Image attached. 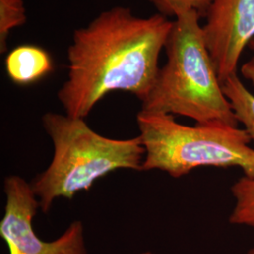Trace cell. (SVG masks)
<instances>
[{"instance_id":"13","label":"cell","mask_w":254,"mask_h":254,"mask_svg":"<svg viewBox=\"0 0 254 254\" xmlns=\"http://www.w3.org/2000/svg\"><path fill=\"white\" fill-rule=\"evenodd\" d=\"M254 254V248L251 249V250L248 252V254Z\"/></svg>"},{"instance_id":"3","label":"cell","mask_w":254,"mask_h":254,"mask_svg":"<svg viewBox=\"0 0 254 254\" xmlns=\"http://www.w3.org/2000/svg\"><path fill=\"white\" fill-rule=\"evenodd\" d=\"M42 124L53 142L54 154L46 171L30 184L44 213L57 199H73L114 171H142L145 150L138 136L109 138L91 129L84 119L55 112L46 113Z\"/></svg>"},{"instance_id":"6","label":"cell","mask_w":254,"mask_h":254,"mask_svg":"<svg viewBox=\"0 0 254 254\" xmlns=\"http://www.w3.org/2000/svg\"><path fill=\"white\" fill-rule=\"evenodd\" d=\"M202 25L219 80L237 74L246 47L254 39V0H211Z\"/></svg>"},{"instance_id":"12","label":"cell","mask_w":254,"mask_h":254,"mask_svg":"<svg viewBox=\"0 0 254 254\" xmlns=\"http://www.w3.org/2000/svg\"><path fill=\"white\" fill-rule=\"evenodd\" d=\"M249 48L252 51V57L247 61L246 63L242 64L240 67V73L246 80L250 82L252 86L254 87V39L250 43Z\"/></svg>"},{"instance_id":"4","label":"cell","mask_w":254,"mask_h":254,"mask_svg":"<svg viewBox=\"0 0 254 254\" xmlns=\"http://www.w3.org/2000/svg\"><path fill=\"white\" fill-rule=\"evenodd\" d=\"M136 124L145 150L142 171L180 178L199 168H239L254 175V147L238 125L222 122L186 126L174 116L140 110Z\"/></svg>"},{"instance_id":"1","label":"cell","mask_w":254,"mask_h":254,"mask_svg":"<svg viewBox=\"0 0 254 254\" xmlns=\"http://www.w3.org/2000/svg\"><path fill=\"white\" fill-rule=\"evenodd\" d=\"M173 23L159 13L139 17L128 7L115 6L76 28L67 51V79L57 94L65 114L85 119L113 91L144 100Z\"/></svg>"},{"instance_id":"7","label":"cell","mask_w":254,"mask_h":254,"mask_svg":"<svg viewBox=\"0 0 254 254\" xmlns=\"http://www.w3.org/2000/svg\"><path fill=\"white\" fill-rule=\"evenodd\" d=\"M5 67L11 81L19 86H27L51 73L53 62L45 49L24 45L17 46L7 55Z\"/></svg>"},{"instance_id":"8","label":"cell","mask_w":254,"mask_h":254,"mask_svg":"<svg viewBox=\"0 0 254 254\" xmlns=\"http://www.w3.org/2000/svg\"><path fill=\"white\" fill-rule=\"evenodd\" d=\"M224 94L231 104L236 121L250 136L254 147V95L246 88L238 74L222 83Z\"/></svg>"},{"instance_id":"14","label":"cell","mask_w":254,"mask_h":254,"mask_svg":"<svg viewBox=\"0 0 254 254\" xmlns=\"http://www.w3.org/2000/svg\"><path fill=\"white\" fill-rule=\"evenodd\" d=\"M154 254L152 253V252H144V253H141V254Z\"/></svg>"},{"instance_id":"5","label":"cell","mask_w":254,"mask_h":254,"mask_svg":"<svg viewBox=\"0 0 254 254\" xmlns=\"http://www.w3.org/2000/svg\"><path fill=\"white\" fill-rule=\"evenodd\" d=\"M6 205L0 221V236L9 248V254H87L84 227L75 220L53 241L37 236L32 221L40 207L31 184L18 175L4 180Z\"/></svg>"},{"instance_id":"11","label":"cell","mask_w":254,"mask_h":254,"mask_svg":"<svg viewBox=\"0 0 254 254\" xmlns=\"http://www.w3.org/2000/svg\"><path fill=\"white\" fill-rule=\"evenodd\" d=\"M157 13L165 17H177L182 13L196 10L204 18L211 0H149Z\"/></svg>"},{"instance_id":"9","label":"cell","mask_w":254,"mask_h":254,"mask_svg":"<svg viewBox=\"0 0 254 254\" xmlns=\"http://www.w3.org/2000/svg\"><path fill=\"white\" fill-rule=\"evenodd\" d=\"M231 192L235 206L230 215L229 222L233 225L247 226L254 230V175L241 176L236 180Z\"/></svg>"},{"instance_id":"10","label":"cell","mask_w":254,"mask_h":254,"mask_svg":"<svg viewBox=\"0 0 254 254\" xmlns=\"http://www.w3.org/2000/svg\"><path fill=\"white\" fill-rule=\"evenodd\" d=\"M27 9L23 0H0V53L8 50V38L15 27L27 23Z\"/></svg>"},{"instance_id":"2","label":"cell","mask_w":254,"mask_h":254,"mask_svg":"<svg viewBox=\"0 0 254 254\" xmlns=\"http://www.w3.org/2000/svg\"><path fill=\"white\" fill-rule=\"evenodd\" d=\"M200 14L177 16L167 40V62L159 69L141 110L192 119L195 123L238 125L205 44Z\"/></svg>"}]
</instances>
